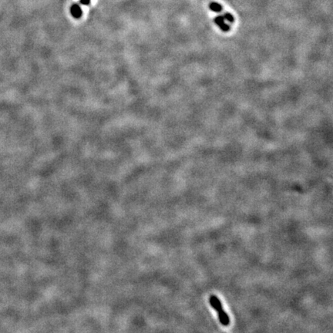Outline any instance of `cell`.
Returning a JSON list of instances; mask_svg holds the SVG:
<instances>
[{
	"label": "cell",
	"mask_w": 333,
	"mask_h": 333,
	"mask_svg": "<svg viewBox=\"0 0 333 333\" xmlns=\"http://www.w3.org/2000/svg\"><path fill=\"white\" fill-rule=\"evenodd\" d=\"M209 302L211 306H212V308L218 312V319H219L220 322L224 326H228L230 324V318L228 314L226 313L223 309L222 305H221L220 299L217 296L211 295L209 298Z\"/></svg>",
	"instance_id": "obj_1"
},
{
	"label": "cell",
	"mask_w": 333,
	"mask_h": 333,
	"mask_svg": "<svg viewBox=\"0 0 333 333\" xmlns=\"http://www.w3.org/2000/svg\"><path fill=\"white\" fill-rule=\"evenodd\" d=\"M70 12H71V14L74 18L79 19L82 16V9L80 8V6L77 4H74L71 6L70 9Z\"/></svg>",
	"instance_id": "obj_3"
},
{
	"label": "cell",
	"mask_w": 333,
	"mask_h": 333,
	"mask_svg": "<svg viewBox=\"0 0 333 333\" xmlns=\"http://www.w3.org/2000/svg\"><path fill=\"white\" fill-rule=\"evenodd\" d=\"M214 21L216 23V25H218L219 26V28L223 32H228L230 30V26L224 23V19L223 18L222 16H216L215 18V20H214Z\"/></svg>",
	"instance_id": "obj_2"
},
{
	"label": "cell",
	"mask_w": 333,
	"mask_h": 333,
	"mask_svg": "<svg viewBox=\"0 0 333 333\" xmlns=\"http://www.w3.org/2000/svg\"><path fill=\"white\" fill-rule=\"evenodd\" d=\"M223 18L224 19V20H227V21L230 22V23H233L234 20V17H233L232 15L229 13H225L223 14Z\"/></svg>",
	"instance_id": "obj_5"
},
{
	"label": "cell",
	"mask_w": 333,
	"mask_h": 333,
	"mask_svg": "<svg viewBox=\"0 0 333 333\" xmlns=\"http://www.w3.org/2000/svg\"><path fill=\"white\" fill-rule=\"evenodd\" d=\"M209 9L211 11L215 12V13H219L222 10V6L218 2H213L209 4Z\"/></svg>",
	"instance_id": "obj_4"
},
{
	"label": "cell",
	"mask_w": 333,
	"mask_h": 333,
	"mask_svg": "<svg viewBox=\"0 0 333 333\" xmlns=\"http://www.w3.org/2000/svg\"><path fill=\"white\" fill-rule=\"evenodd\" d=\"M80 3L83 5H89L90 3V0H80Z\"/></svg>",
	"instance_id": "obj_6"
}]
</instances>
